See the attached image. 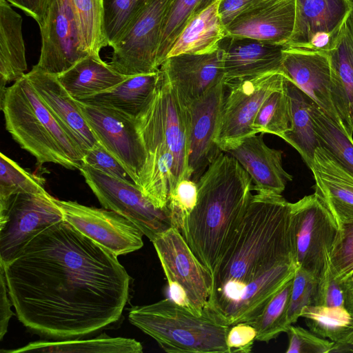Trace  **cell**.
<instances>
[{"label": "cell", "instance_id": "4", "mask_svg": "<svg viewBox=\"0 0 353 353\" xmlns=\"http://www.w3.org/2000/svg\"><path fill=\"white\" fill-rule=\"evenodd\" d=\"M0 90L6 130L38 164L81 169L83 151L56 120L26 74Z\"/></svg>", "mask_w": 353, "mask_h": 353}, {"label": "cell", "instance_id": "12", "mask_svg": "<svg viewBox=\"0 0 353 353\" xmlns=\"http://www.w3.org/2000/svg\"><path fill=\"white\" fill-rule=\"evenodd\" d=\"M76 101L97 141L122 164L138 187L147 154L134 119L113 109Z\"/></svg>", "mask_w": 353, "mask_h": 353}, {"label": "cell", "instance_id": "45", "mask_svg": "<svg viewBox=\"0 0 353 353\" xmlns=\"http://www.w3.org/2000/svg\"><path fill=\"white\" fill-rule=\"evenodd\" d=\"M82 164L87 165L110 176L133 182L122 164L98 141L85 152Z\"/></svg>", "mask_w": 353, "mask_h": 353}, {"label": "cell", "instance_id": "50", "mask_svg": "<svg viewBox=\"0 0 353 353\" xmlns=\"http://www.w3.org/2000/svg\"><path fill=\"white\" fill-rule=\"evenodd\" d=\"M41 26L51 0H6Z\"/></svg>", "mask_w": 353, "mask_h": 353}, {"label": "cell", "instance_id": "21", "mask_svg": "<svg viewBox=\"0 0 353 353\" xmlns=\"http://www.w3.org/2000/svg\"><path fill=\"white\" fill-rule=\"evenodd\" d=\"M295 0H265L225 26L227 36L286 45L294 30Z\"/></svg>", "mask_w": 353, "mask_h": 353}, {"label": "cell", "instance_id": "6", "mask_svg": "<svg viewBox=\"0 0 353 353\" xmlns=\"http://www.w3.org/2000/svg\"><path fill=\"white\" fill-rule=\"evenodd\" d=\"M291 233L295 261L318 279L329 266L339 225L316 192L292 203Z\"/></svg>", "mask_w": 353, "mask_h": 353}, {"label": "cell", "instance_id": "46", "mask_svg": "<svg viewBox=\"0 0 353 353\" xmlns=\"http://www.w3.org/2000/svg\"><path fill=\"white\" fill-rule=\"evenodd\" d=\"M315 305L345 307L342 283L334 279L329 266L319 279Z\"/></svg>", "mask_w": 353, "mask_h": 353}, {"label": "cell", "instance_id": "38", "mask_svg": "<svg viewBox=\"0 0 353 353\" xmlns=\"http://www.w3.org/2000/svg\"><path fill=\"white\" fill-rule=\"evenodd\" d=\"M148 0H102L103 34L113 47L135 21Z\"/></svg>", "mask_w": 353, "mask_h": 353}, {"label": "cell", "instance_id": "14", "mask_svg": "<svg viewBox=\"0 0 353 353\" xmlns=\"http://www.w3.org/2000/svg\"><path fill=\"white\" fill-rule=\"evenodd\" d=\"M63 219L117 256L141 249V230L125 216L107 209L55 199Z\"/></svg>", "mask_w": 353, "mask_h": 353}, {"label": "cell", "instance_id": "53", "mask_svg": "<svg viewBox=\"0 0 353 353\" xmlns=\"http://www.w3.org/2000/svg\"><path fill=\"white\" fill-rule=\"evenodd\" d=\"M352 11H351L350 15H351V17H352V19L353 20V0H352Z\"/></svg>", "mask_w": 353, "mask_h": 353}, {"label": "cell", "instance_id": "17", "mask_svg": "<svg viewBox=\"0 0 353 353\" xmlns=\"http://www.w3.org/2000/svg\"><path fill=\"white\" fill-rule=\"evenodd\" d=\"M226 85L221 81L188 105L190 151L188 169L196 183L221 152L215 139L220 124Z\"/></svg>", "mask_w": 353, "mask_h": 353}, {"label": "cell", "instance_id": "29", "mask_svg": "<svg viewBox=\"0 0 353 353\" xmlns=\"http://www.w3.org/2000/svg\"><path fill=\"white\" fill-rule=\"evenodd\" d=\"M6 0H0V87L26 73V48L21 16Z\"/></svg>", "mask_w": 353, "mask_h": 353}, {"label": "cell", "instance_id": "19", "mask_svg": "<svg viewBox=\"0 0 353 353\" xmlns=\"http://www.w3.org/2000/svg\"><path fill=\"white\" fill-rule=\"evenodd\" d=\"M282 71L328 117L341 125L332 99L331 67L327 52L285 46Z\"/></svg>", "mask_w": 353, "mask_h": 353}, {"label": "cell", "instance_id": "35", "mask_svg": "<svg viewBox=\"0 0 353 353\" xmlns=\"http://www.w3.org/2000/svg\"><path fill=\"white\" fill-rule=\"evenodd\" d=\"M216 0H173L163 21L157 53L160 68L167 58L174 43L188 22Z\"/></svg>", "mask_w": 353, "mask_h": 353}, {"label": "cell", "instance_id": "20", "mask_svg": "<svg viewBox=\"0 0 353 353\" xmlns=\"http://www.w3.org/2000/svg\"><path fill=\"white\" fill-rule=\"evenodd\" d=\"M185 105L224 81L223 50L219 46L205 54H180L165 59L159 68Z\"/></svg>", "mask_w": 353, "mask_h": 353}, {"label": "cell", "instance_id": "16", "mask_svg": "<svg viewBox=\"0 0 353 353\" xmlns=\"http://www.w3.org/2000/svg\"><path fill=\"white\" fill-rule=\"evenodd\" d=\"M352 7V0H295L294 30L285 46L329 52Z\"/></svg>", "mask_w": 353, "mask_h": 353}, {"label": "cell", "instance_id": "43", "mask_svg": "<svg viewBox=\"0 0 353 353\" xmlns=\"http://www.w3.org/2000/svg\"><path fill=\"white\" fill-rule=\"evenodd\" d=\"M319 279L302 268L298 267L292 279L288 310L290 325L301 317L303 309L315 305Z\"/></svg>", "mask_w": 353, "mask_h": 353}, {"label": "cell", "instance_id": "8", "mask_svg": "<svg viewBox=\"0 0 353 353\" xmlns=\"http://www.w3.org/2000/svg\"><path fill=\"white\" fill-rule=\"evenodd\" d=\"M79 170L101 205L129 219L150 241L172 227L168 212L157 208L133 182L110 176L85 164Z\"/></svg>", "mask_w": 353, "mask_h": 353}, {"label": "cell", "instance_id": "27", "mask_svg": "<svg viewBox=\"0 0 353 353\" xmlns=\"http://www.w3.org/2000/svg\"><path fill=\"white\" fill-rule=\"evenodd\" d=\"M57 77L72 98L81 101L114 87L128 77L116 71L100 57L88 55Z\"/></svg>", "mask_w": 353, "mask_h": 353}, {"label": "cell", "instance_id": "1", "mask_svg": "<svg viewBox=\"0 0 353 353\" xmlns=\"http://www.w3.org/2000/svg\"><path fill=\"white\" fill-rule=\"evenodd\" d=\"M117 257L63 219L0 265L19 321L41 336L68 340L121 318L131 278Z\"/></svg>", "mask_w": 353, "mask_h": 353}, {"label": "cell", "instance_id": "32", "mask_svg": "<svg viewBox=\"0 0 353 353\" xmlns=\"http://www.w3.org/2000/svg\"><path fill=\"white\" fill-rule=\"evenodd\" d=\"M2 352L20 353L38 352L45 353H141L142 345L133 339L111 337L101 334L98 337L79 340L39 341L29 343L15 350H1Z\"/></svg>", "mask_w": 353, "mask_h": 353}, {"label": "cell", "instance_id": "5", "mask_svg": "<svg viewBox=\"0 0 353 353\" xmlns=\"http://www.w3.org/2000/svg\"><path fill=\"white\" fill-rule=\"evenodd\" d=\"M130 323L154 339L169 353H228L230 326L205 308L196 316L170 298L130 308Z\"/></svg>", "mask_w": 353, "mask_h": 353}, {"label": "cell", "instance_id": "51", "mask_svg": "<svg viewBox=\"0 0 353 353\" xmlns=\"http://www.w3.org/2000/svg\"><path fill=\"white\" fill-rule=\"evenodd\" d=\"M345 307L353 314V276L342 283Z\"/></svg>", "mask_w": 353, "mask_h": 353}, {"label": "cell", "instance_id": "36", "mask_svg": "<svg viewBox=\"0 0 353 353\" xmlns=\"http://www.w3.org/2000/svg\"><path fill=\"white\" fill-rule=\"evenodd\" d=\"M83 50L99 57L105 47L103 29L102 0H70Z\"/></svg>", "mask_w": 353, "mask_h": 353}, {"label": "cell", "instance_id": "31", "mask_svg": "<svg viewBox=\"0 0 353 353\" xmlns=\"http://www.w3.org/2000/svg\"><path fill=\"white\" fill-rule=\"evenodd\" d=\"M290 105V128L283 139L294 148L310 168L319 143L311 115L313 101L294 83L286 79Z\"/></svg>", "mask_w": 353, "mask_h": 353}, {"label": "cell", "instance_id": "9", "mask_svg": "<svg viewBox=\"0 0 353 353\" xmlns=\"http://www.w3.org/2000/svg\"><path fill=\"white\" fill-rule=\"evenodd\" d=\"M173 0H148L125 34L112 47L109 64L125 76L159 70L157 53L163 21Z\"/></svg>", "mask_w": 353, "mask_h": 353}, {"label": "cell", "instance_id": "34", "mask_svg": "<svg viewBox=\"0 0 353 353\" xmlns=\"http://www.w3.org/2000/svg\"><path fill=\"white\" fill-rule=\"evenodd\" d=\"M311 115L319 146L327 150L353 175V140L343 127L328 117L314 102Z\"/></svg>", "mask_w": 353, "mask_h": 353}, {"label": "cell", "instance_id": "39", "mask_svg": "<svg viewBox=\"0 0 353 353\" xmlns=\"http://www.w3.org/2000/svg\"><path fill=\"white\" fill-rule=\"evenodd\" d=\"M292 279L269 301L261 314L250 323L256 330V340L268 343L287 332L290 325L288 321V310Z\"/></svg>", "mask_w": 353, "mask_h": 353}, {"label": "cell", "instance_id": "48", "mask_svg": "<svg viewBox=\"0 0 353 353\" xmlns=\"http://www.w3.org/2000/svg\"><path fill=\"white\" fill-rule=\"evenodd\" d=\"M265 0H220L219 13L226 26L242 12Z\"/></svg>", "mask_w": 353, "mask_h": 353}, {"label": "cell", "instance_id": "2", "mask_svg": "<svg viewBox=\"0 0 353 353\" xmlns=\"http://www.w3.org/2000/svg\"><path fill=\"white\" fill-rule=\"evenodd\" d=\"M290 210L291 203L281 194L252 195L212 274L206 308L222 324L228 325L247 286L282 265L296 264Z\"/></svg>", "mask_w": 353, "mask_h": 353}, {"label": "cell", "instance_id": "26", "mask_svg": "<svg viewBox=\"0 0 353 353\" xmlns=\"http://www.w3.org/2000/svg\"><path fill=\"white\" fill-rule=\"evenodd\" d=\"M351 14V13H350ZM329 57L331 96L342 126L353 135V20L347 17Z\"/></svg>", "mask_w": 353, "mask_h": 353}, {"label": "cell", "instance_id": "18", "mask_svg": "<svg viewBox=\"0 0 353 353\" xmlns=\"http://www.w3.org/2000/svg\"><path fill=\"white\" fill-rule=\"evenodd\" d=\"M151 101L156 110L175 161V185L190 179L188 169L190 115L185 105L166 74L159 68V79Z\"/></svg>", "mask_w": 353, "mask_h": 353}, {"label": "cell", "instance_id": "37", "mask_svg": "<svg viewBox=\"0 0 353 353\" xmlns=\"http://www.w3.org/2000/svg\"><path fill=\"white\" fill-rule=\"evenodd\" d=\"M285 82L261 105L252 125L256 134L269 133L282 138L290 128V105Z\"/></svg>", "mask_w": 353, "mask_h": 353}, {"label": "cell", "instance_id": "22", "mask_svg": "<svg viewBox=\"0 0 353 353\" xmlns=\"http://www.w3.org/2000/svg\"><path fill=\"white\" fill-rule=\"evenodd\" d=\"M26 74L56 120L85 154L97 140L76 99L63 87L57 75L47 73L36 65Z\"/></svg>", "mask_w": 353, "mask_h": 353}, {"label": "cell", "instance_id": "47", "mask_svg": "<svg viewBox=\"0 0 353 353\" xmlns=\"http://www.w3.org/2000/svg\"><path fill=\"white\" fill-rule=\"evenodd\" d=\"M256 338V330L250 323L241 322L230 326L226 336L228 353H250Z\"/></svg>", "mask_w": 353, "mask_h": 353}, {"label": "cell", "instance_id": "30", "mask_svg": "<svg viewBox=\"0 0 353 353\" xmlns=\"http://www.w3.org/2000/svg\"><path fill=\"white\" fill-rule=\"evenodd\" d=\"M159 79V70L130 76L114 87L81 101L113 109L134 119L152 96Z\"/></svg>", "mask_w": 353, "mask_h": 353}, {"label": "cell", "instance_id": "28", "mask_svg": "<svg viewBox=\"0 0 353 353\" xmlns=\"http://www.w3.org/2000/svg\"><path fill=\"white\" fill-rule=\"evenodd\" d=\"M219 2L216 0L188 22L167 58L180 54H205L219 48L227 37L225 25L219 13Z\"/></svg>", "mask_w": 353, "mask_h": 353}, {"label": "cell", "instance_id": "41", "mask_svg": "<svg viewBox=\"0 0 353 353\" xmlns=\"http://www.w3.org/2000/svg\"><path fill=\"white\" fill-rule=\"evenodd\" d=\"M328 263L336 281L343 283L353 276V225H339Z\"/></svg>", "mask_w": 353, "mask_h": 353}, {"label": "cell", "instance_id": "3", "mask_svg": "<svg viewBox=\"0 0 353 353\" xmlns=\"http://www.w3.org/2000/svg\"><path fill=\"white\" fill-rule=\"evenodd\" d=\"M196 183L197 201L181 234L212 274L253 195V183L237 160L224 152Z\"/></svg>", "mask_w": 353, "mask_h": 353}, {"label": "cell", "instance_id": "42", "mask_svg": "<svg viewBox=\"0 0 353 353\" xmlns=\"http://www.w3.org/2000/svg\"><path fill=\"white\" fill-rule=\"evenodd\" d=\"M197 196V183L191 179L180 181L170 194L167 210L172 226L181 233L196 205Z\"/></svg>", "mask_w": 353, "mask_h": 353}, {"label": "cell", "instance_id": "33", "mask_svg": "<svg viewBox=\"0 0 353 353\" xmlns=\"http://www.w3.org/2000/svg\"><path fill=\"white\" fill-rule=\"evenodd\" d=\"M301 317L310 331L338 345H347L353 340V314L345 307L307 305Z\"/></svg>", "mask_w": 353, "mask_h": 353}, {"label": "cell", "instance_id": "13", "mask_svg": "<svg viewBox=\"0 0 353 353\" xmlns=\"http://www.w3.org/2000/svg\"><path fill=\"white\" fill-rule=\"evenodd\" d=\"M168 283L187 293L196 314L207 307L212 286L211 272L196 257L181 233L171 227L152 242Z\"/></svg>", "mask_w": 353, "mask_h": 353}, {"label": "cell", "instance_id": "52", "mask_svg": "<svg viewBox=\"0 0 353 353\" xmlns=\"http://www.w3.org/2000/svg\"><path fill=\"white\" fill-rule=\"evenodd\" d=\"M353 352V340L347 345H338L336 343L332 352Z\"/></svg>", "mask_w": 353, "mask_h": 353}, {"label": "cell", "instance_id": "40", "mask_svg": "<svg viewBox=\"0 0 353 353\" xmlns=\"http://www.w3.org/2000/svg\"><path fill=\"white\" fill-rule=\"evenodd\" d=\"M45 180L28 172L14 161L0 154V205L20 194L45 193Z\"/></svg>", "mask_w": 353, "mask_h": 353}, {"label": "cell", "instance_id": "25", "mask_svg": "<svg viewBox=\"0 0 353 353\" xmlns=\"http://www.w3.org/2000/svg\"><path fill=\"white\" fill-rule=\"evenodd\" d=\"M245 139L229 153L250 175L253 190L258 193L281 194L292 176L283 167V152L268 147L263 134Z\"/></svg>", "mask_w": 353, "mask_h": 353}, {"label": "cell", "instance_id": "10", "mask_svg": "<svg viewBox=\"0 0 353 353\" xmlns=\"http://www.w3.org/2000/svg\"><path fill=\"white\" fill-rule=\"evenodd\" d=\"M61 220L55 198L47 192L20 194L0 205V261L11 259L32 236Z\"/></svg>", "mask_w": 353, "mask_h": 353}, {"label": "cell", "instance_id": "24", "mask_svg": "<svg viewBox=\"0 0 353 353\" xmlns=\"http://www.w3.org/2000/svg\"><path fill=\"white\" fill-rule=\"evenodd\" d=\"M309 168L315 181V192L338 225H353V175L321 146L316 148Z\"/></svg>", "mask_w": 353, "mask_h": 353}, {"label": "cell", "instance_id": "7", "mask_svg": "<svg viewBox=\"0 0 353 353\" xmlns=\"http://www.w3.org/2000/svg\"><path fill=\"white\" fill-rule=\"evenodd\" d=\"M286 78L283 71L278 70L226 84L229 92L215 139L221 152H228L256 134L252 125L261 105L272 92L284 85Z\"/></svg>", "mask_w": 353, "mask_h": 353}, {"label": "cell", "instance_id": "23", "mask_svg": "<svg viewBox=\"0 0 353 353\" xmlns=\"http://www.w3.org/2000/svg\"><path fill=\"white\" fill-rule=\"evenodd\" d=\"M223 50L224 83L282 71L285 46L242 37H225Z\"/></svg>", "mask_w": 353, "mask_h": 353}, {"label": "cell", "instance_id": "44", "mask_svg": "<svg viewBox=\"0 0 353 353\" xmlns=\"http://www.w3.org/2000/svg\"><path fill=\"white\" fill-rule=\"evenodd\" d=\"M286 333L289 341L286 353H331L336 345L300 326L290 325Z\"/></svg>", "mask_w": 353, "mask_h": 353}, {"label": "cell", "instance_id": "49", "mask_svg": "<svg viewBox=\"0 0 353 353\" xmlns=\"http://www.w3.org/2000/svg\"><path fill=\"white\" fill-rule=\"evenodd\" d=\"M0 340L1 341L7 332L9 321L14 314L6 282L3 268L0 265Z\"/></svg>", "mask_w": 353, "mask_h": 353}, {"label": "cell", "instance_id": "15", "mask_svg": "<svg viewBox=\"0 0 353 353\" xmlns=\"http://www.w3.org/2000/svg\"><path fill=\"white\" fill-rule=\"evenodd\" d=\"M41 54L36 65L58 75L90 54L82 47L70 0H51L41 26Z\"/></svg>", "mask_w": 353, "mask_h": 353}, {"label": "cell", "instance_id": "11", "mask_svg": "<svg viewBox=\"0 0 353 353\" xmlns=\"http://www.w3.org/2000/svg\"><path fill=\"white\" fill-rule=\"evenodd\" d=\"M134 121L147 154L138 188L157 208L168 211L176 186L175 161L151 98Z\"/></svg>", "mask_w": 353, "mask_h": 353}]
</instances>
